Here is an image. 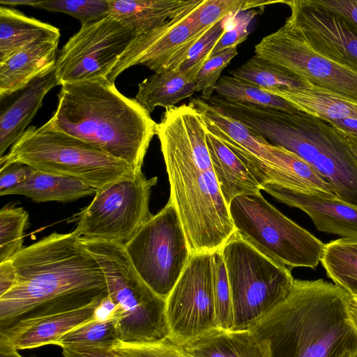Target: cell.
Here are the masks:
<instances>
[{
    "instance_id": "35",
    "label": "cell",
    "mask_w": 357,
    "mask_h": 357,
    "mask_svg": "<svg viewBox=\"0 0 357 357\" xmlns=\"http://www.w3.org/2000/svg\"><path fill=\"white\" fill-rule=\"evenodd\" d=\"M32 7L68 14L82 24L102 20L109 15L108 0L36 1Z\"/></svg>"
},
{
    "instance_id": "25",
    "label": "cell",
    "mask_w": 357,
    "mask_h": 357,
    "mask_svg": "<svg viewBox=\"0 0 357 357\" xmlns=\"http://www.w3.org/2000/svg\"><path fill=\"white\" fill-rule=\"evenodd\" d=\"M189 0H108L109 15L140 36L179 12Z\"/></svg>"
},
{
    "instance_id": "36",
    "label": "cell",
    "mask_w": 357,
    "mask_h": 357,
    "mask_svg": "<svg viewBox=\"0 0 357 357\" xmlns=\"http://www.w3.org/2000/svg\"><path fill=\"white\" fill-rule=\"evenodd\" d=\"M213 283L217 327L233 328V311L229 280L220 249L212 252Z\"/></svg>"
},
{
    "instance_id": "48",
    "label": "cell",
    "mask_w": 357,
    "mask_h": 357,
    "mask_svg": "<svg viewBox=\"0 0 357 357\" xmlns=\"http://www.w3.org/2000/svg\"><path fill=\"white\" fill-rule=\"evenodd\" d=\"M0 357H24L10 345L0 341Z\"/></svg>"
},
{
    "instance_id": "24",
    "label": "cell",
    "mask_w": 357,
    "mask_h": 357,
    "mask_svg": "<svg viewBox=\"0 0 357 357\" xmlns=\"http://www.w3.org/2000/svg\"><path fill=\"white\" fill-rule=\"evenodd\" d=\"M96 191L97 189L77 178L33 169L26 182L0 192V195H21L37 203L69 202L95 195Z\"/></svg>"
},
{
    "instance_id": "12",
    "label": "cell",
    "mask_w": 357,
    "mask_h": 357,
    "mask_svg": "<svg viewBox=\"0 0 357 357\" xmlns=\"http://www.w3.org/2000/svg\"><path fill=\"white\" fill-rule=\"evenodd\" d=\"M136 33L111 15L82 24L58 53V85L107 77Z\"/></svg>"
},
{
    "instance_id": "44",
    "label": "cell",
    "mask_w": 357,
    "mask_h": 357,
    "mask_svg": "<svg viewBox=\"0 0 357 357\" xmlns=\"http://www.w3.org/2000/svg\"><path fill=\"white\" fill-rule=\"evenodd\" d=\"M93 319L98 321L115 319L116 322L120 317V310L118 305L107 296L96 308Z\"/></svg>"
},
{
    "instance_id": "13",
    "label": "cell",
    "mask_w": 357,
    "mask_h": 357,
    "mask_svg": "<svg viewBox=\"0 0 357 357\" xmlns=\"http://www.w3.org/2000/svg\"><path fill=\"white\" fill-rule=\"evenodd\" d=\"M255 52L312 86L357 102V70L317 52L284 24L264 37Z\"/></svg>"
},
{
    "instance_id": "42",
    "label": "cell",
    "mask_w": 357,
    "mask_h": 357,
    "mask_svg": "<svg viewBox=\"0 0 357 357\" xmlns=\"http://www.w3.org/2000/svg\"><path fill=\"white\" fill-rule=\"evenodd\" d=\"M33 168L20 163H13L0 170V192L26 182Z\"/></svg>"
},
{
    "instance_id": "27",
    "label": "cell",
    "mask_w": 357,
    "mask_h": 357,
    "mask_svg": "<svg viewBox=\"0 0 357 357\" xmlns=\"http://www.w3.org/2000/svg\"><path fill=\"white\" fill-rule=\"evenodd\" d=\"M267 92L285 100L298 111L325 121L346 118L357 119V102L311 84L301 89Z\"/></svg>"
},
{
    "instance_id": "20",
    "label": "cell",
    "mask_w": 357,
    "mask_h": 357,
    "mask_svg": "<svg viewBox=\"0 0 357 357\" xmlns=\"http://www.w3.org/2000/svg\"><path fill=\"white\" fill-rule=\"evenodd\" d=\"M59 41H36L0 62L1 100L22 91L36 78L55 68Z\"/></svg>"
},
{
    "instance_id": "4",
    "label": "cell",
    "mask_w": 357,
    "mask_h": 357,
    "mask_svg": "<svg viewBox=\"0 0 357 357\" xmlns=\"http://www.w3.org/2000/svg\"><path fill=\"white\" fill-rule=\"evenodd\" d=\"M57 130L79 138L142 170L158 123L135 98L123 95L107 77L66 84L48 121Z\"/></svg>"
},
{
    "instance_id": "46",
    "label": "cell",
    "mask_w": 357,
    "mask_h": 357,
    "mask_svg": "<svg viewBox=\"0 0 357 357\" xmlns=\"http://www.w3.org/2000/svg\"><path fill=\"white\" fill-rule=\"evenodd\" d=\"M348 139L357 142V119L346 118L326 121Z\"/></svg>"
},
{
    "instance_id": "5",
    "label": "cell",
    "mask_w": 357,
    "mask_h": 357,
    "mask_svg": "<svg viewBox=\"0 0 357 357\" xmlns=\"http://www.w3.org/2000/svg\"><path fill=\"white\" fill-rule=\"evenodd\" d=\"M216 109L298 155L331 186L338 199L357 206V156L337 130L301 112L289 113L220 98Z\"/></svg>"
},
{
    "instance_id": "40",
    "label": "cell",
    "mask_w": 357,
    "mask_h": 357,
    "mask_svg": "<svg viewBox=\"0 0 357 357\" xmlns=\"http://www.w3.org/2000/svg\"><path fill=\"white\" fill-rule=\"evenodd\" d=\"M257 13V10L252 9L238 14L231 28L226 29L215 45L211 54V57L227 48L237 47L245 41L250 33L248 26Z\"/></svg>"
},
{
    "instance_id": "1",
    "label": "cell",
    "mask_w": 357,
    "mask_h": 357,
    "mask_svg": "<svg viewBox=\"0 0 357 357\" xmlns=\"http://www.w3.org/2000/svg\"><path fill=\"white\" fill-rule=\"evenodd\" d=\"M198 111L183 104L165 109L157 134L175 206L191 255L221 249L235 232L218 183Z\"/></svg>"
},
{
    "instance_id": "52",
    "label": "cell",
    "mask_w": 357,
    "mask_h": 357,
    "mask_svg": "<svg viewBox=\"0 0 357 357\" xmlns=\"http://www.w3.org/2000/svg\"><path fill=\"white\" fill-rule=\"evenodd\" d=\"M345 138H346V137H345ZM346 139H349V140H351V141L355 142H356V143H357V142H356V141H354V140H352V139H348V138H346Z\"/></svg>"
},
{
    "instance_id": "18",
    "label": "cell",
    "mask_w": 357,
    "mask_h": 357,
    "mask_svg": "<svg viewBox=\"0 0 357 357\" xmlns=\"http://www.w3.org/2000/svg\"><path fill=\"white\" fill-rule=\"evenodd\" d=\"M261 190L306 213L319 231L357 239V206L337 198L303 193L275 184H264Z\"/></svg>"
},
{
    "instance_id": "26",
    "label": "cell",
    "mask_w": 357,
    "mask_h": 357,
    "mask_svg": "<svg viewBox=\"0 0 357 357\" xmlns=\"http://www.w3.org/2000/svg\"><path fill=\"white\" fill-rule=\"evenodd\" d=\"M196 82L197 77L181 68L154 73L139 84L135 99L151 114L156 107H172L192 96Z\"/></svg>"
},
{
    "instance_id": "37",
    "label": "cell",
    "mask_w": 357,
    "mask_h": 357,
    "mask_svg": "<svg viewBox=\"0 0 357 357\" xmlns=\"http://www.w3.org/2000/svg\"><path fill=\"white\" fill-rule=\"evenodd\" d=\"M227 18L218 22L194 45L181 69L197 78L199 70L211 58L213 49L227 29Z\"/></svg>"
},
{
    "instance_id": "49",
    "label": "cell",
    "mask_w": 357,
    "mask_h": 357,
    "mask_svg": "<svg viewBox=\"0 0 357 357\" xmlns=\"http://www.w3.org/2000/svg\"><path fill=\"white\" fill-rule=\"evenodd\" d=\"M36 2V0H1L0 3L2 6H30Z\"/></svg>"
},
{
    "instance_id": "30",
    "label": "cell",
    "mask_w": 357,
    "mask_h": 357,
    "mask_svg": "<svg viewBox=\"0 0 357 357\" xmlns=\"http://www.w3.org/2000/svg\"><path fill=\"white\" fill-rule=\"evenodd\" d=\"M229 73L231 76L249 82L266 91L301 89L310 85L287 70L257 55Z\"/></svg>"
},
{
    "instance_id": "7",
    "label": "cell",
    "mask_w": 357,
    "mask_h": 357,
    "mask_svg": "<svg viewBox=\"0 0 357 357\" xmlns=\"http://www.w3.org/2000/svg\"><path fill=\"white\" fill-rule=\"evenodd\" d=\"M80 240L100 266L108 296L119 307L116 322L119 341L141 344L169 337L166 299L142 280L124 247L105 241Z\"/></svg>"
},
{
    "instance_id": "21",
    "label": "cell",
    "mask_w": 357,
    "mask_h": 357,
    "mask_svg": "<svg viewBox=\"0 0 357 357\" xmlns=\"http://www.w3.org/2000/svg\"><path fill=\"white\" fill-rule=\"evenodd\" d=\"M58 85L55 68L38 77L0 114V156L26 130L45 95Z\"/></svg>"
},
{
    "instance_id": "53",
    "label": "cell",
    "mask_w": 357,
    "mask_h": 357,
    "mask_svg": "<svg viewBox=\"0 0 357 357\" xmlns=\"http://www.w3.org/2000/svg\"><path fill=\"white\" fill-rule=\"evenodd\" d=\"M353 357H357V353L353 356Z\"/></svg>"
},
{
    "instance_id": "23",
    "label": "cell",
    "mask_w": 357,
    "mask_h": 357,
    "mask_svg": "<svg viewBox=\"0 0 357 357\" xmlns=\"http://www.w3.org/2000/svg\"><path fill=\"white\" fill-rule=\"evenodd\" d=\"M206 132L213 171L228 206L238 196L260 192L261 186L238 157L219 138L206 130Z\"/></svg>"
},
{
    "instance_id": "43",
    "label": "cell",
    "mask_w": 357,
    "mask_h": 357,
    "mask_svg": "<svg viewBox=\"0 0 357 357\" xmlns=\"http://www.w3.org/2000/svg\"><path fill=\"white\" fill-rule=\"evenodd\" d=\"M62 349L63 357H125L108 347L77 345Z\"/></svg>"
},
{
    "instance_id": "19",
    "label": "cell",
    "mask_w": 357,
    "mask_h": 357,
    "mask_svg": "<svg viewBox=\"0 0 357 357\" xmlns=\"http://www.w3.org/2000/svg\"><path fill=\"white\" fill-rule=\"evenodd\" d=\"M104 298L76 310L17 322L0 331V341L17 350L55 344L64 335L92 319Z\"/></svg>"
},
{
    "instance_id": "34",
    "label": "cell",
    "mask_w": 357,
    "mask_h": 357,
    "mask_svg": "<svg viewBox=\"0 0 357 357\" xmlns=\"http://www.w3.org/2000/svg\"><path fill=\"white\" fill-rule=\"evenodd\" d=\"M117 342L116 320L101 321L93 317L64 335L55 345L61 348L77 345L112 347Z\"/></svg>"
},
{
    "instance_id": "39",
    "label": "cell",
    "mask_w": 357,
    "mask_h": 357,
    "mask_svg": "<svg viewBox=\"0 0 357 357\" xmlns=\"http://www.w3.org/2000/svg\"><path fill=\"white\" fill-rule=\"evenodd\" d=\"M237 54V47L227 48L213 56L204 63L196 82V91L202 93L200 97L203 100L213 96L222 70Z\"/></svg>"
},
{
    "instance_id": "11",
    "label": "cell",
    "mask_w": 357,
    "mask_h": 357,
    "mask_svg": "<svg viewBox=\"0 0 357 357\" xmlns=\"http://www.w3.org/2000/svg\"><path fill=\"white\" fill-rule=\"evenodd\" d=\"M124 248L142 280L166 299L191 257L178 213L170 199Z\"/></svg>"
},
{
    "instance_id": "3",
    "label": "cell",
    "mask_w": 357,
    "mask_h": 357,
    "mask_svg": "<svg viewBox=\"0 0 357 357\" xmlns=\"http://www.w3.org/2000/svg\"><path fill=\"white\" fill-rule=\"evenodd\" d=\"M349 294L323 279L294 280L282 303L249 329L269 357H342L357 353V328L347 307Z\"/></svg>"
},
{
    "instance_id": "15",
    "label": "cell",
    "mask_w": 357,
    "mask_h": 357,
    "mask_svg": "<svg viewBox=\"0 0 357 357\" xmlns=\"http://www.w3.org/2000/svg\"><path fill=\"white\" fill-rule=\"evenodd\" d=\"M188 104L200 114L207 131L236 144L254 156L261 166V176L269 178L270 183L294 190L306 185L309 167L296 154L271 144L238 121L216 111L201 97L190 99Z\"/></svg>"
},
{
    "instance_id": "2",
    "label": "cell",
    "mask_w": 357,
    "mask_h": 357,
    "mask_svg": "<svg viewBox=\"0 0 357 357\" xmlns=\"http://www.w3.org/2000/svg\"><path fill=\"white\" fill-rule=\"evenodd\" d=\"M12 288L0 296V331L31 319L85 307L108 296L104 273L73 232H54L11 259Z\"/></svg>"
},
{
    "instance_id": "51",
    "label": "cell",
    "mask_w": 357,
    "mask_h": 357,
    "mask_svg": "<svg viewBox=\"0 0 357 357\" xmlns=\"http://www.w3.org/2000/svg\"><path fill=\"white\" fill-rule=\"evenodd\" d=\"M354 354H351V353H347L346 354H344L342 357H353Z\"/></svg>"
},
{
    "instance_id": "17",
    "label": "cell",
    "mask_w": 357,
    "mask_h": 357,
    "mask_svg": "<svg viewBox=\"0 0 357 357\" xmlns=\"http://www.w3.org/2000/svg\"><path fill=\"white\" fill-rule=\"evenodd\" d=\"M291 9L284 25L314 50L357 70V29L341 16L312 0L281 1Z\"/></svg>"
},
{
    "instance_id": "45",
    "label": "cell",
    "mask_w": 357,
    "mask_h": 357,
    "mask_svg": "<svg viewBox=\"0 0 357 357\" xmlns=\"http://www.w3.org/2000/svg\"><path fill=\"white\" fill-rule=\"evenodd\" d=\"M15 280L16 271L11 259L0 263V296L12 288Z\"/></svg>"
},
{
    "instance_id": "22",
    "label": "cell",
    "mask_w": 357,
    "mask_h": 357,
    "mask_svg": "<svg viewBox=\"0 0 357 357\" xmlns=\"http://www.w3.org/2000/svg\"><path fill=\"white\" fill-rule=\"evenodd\" d=\"M183 347L191 357H269L267 344L250 329L216 327Z\"/></svg>"
},
{
    "instance_id": "47",
    "label": "cell",
    "mask_w": 357,
    "mask_h": 357,
    "mask_svg": "<svg viewBox=\"0 0 357 357\" xmlns=\"http://www.w3.org/2000/svg\"><path fill=\"white\" fill-rule=\"evenodd\" d=\"M347 307L349 317L357 328V296L348 295Z\"/></svg>"
},
{
    "instance_id": "41",
    "label": "cell",
    "mask_w": 357,
    "mask_h": 357,
    "mask_svg": "<svg viewBox=\"0 0 357 357\" xmlns=\"http://www.w3.org/2000/svg\"><path fill=\"white\" fill-rule=\"evenodd\" d=\"M312 2L334 13L357 29V0H312Z\"/></svg>"
},
{
    "instance_id": "50",
    "label": "cell",
    "mask_w": 357,
    "mask_h": 357,
    "mask_svg": "<svg viewBox=\"0 0 357 357\" xmlns=\"http://www.w3.org/2000/svg\"><path fill=\"white\" fill-rule=\"evenodd\" d=\"M347 140L349 142L353 151L355 153V154L357 156V143L355 142H353L351 140H349V139H347Z\"/></svg>"
},
{
    "instance_id": "14",
    "label": "cell",
    "mask_w": 357,
    "mask_h": 357,
    "mask_svg": "<svg viewBox=\"0 0 357 357\" xmlns=\"http://www.w3.org/2000/svg\"><path fill=\"white\" fill-rule=\"evenodd\" d=\"M169 338L179 345L216 328L212 253L191 255L166 298Z\"/></svg>"
},
{
    "instance_id": "28",
    "label": "cell",
    "mask_w": 357,
    "mask_h": 357,
    "mask_svg": "<svg viewBox=\"0 0 357 357\" xmlns=\"http://www.w3.org/2000/svg\"><path fill=\"white\" fill-rule=\"evenodd\" d=\"M60 30L19 10L0 7V62L36 41L58 39Z\"/></svg>"
},
{
    "instance_id": "10",
    "label": "cell",
    "mask_w": 357,
    "mask_h": 357,
    "mask_svg": "<svg viewBox=\"0 0 357 357\" xmlns=\"http://www.w3.org/2000/svg\"><path fill=\"white\" fill-rule=\"evenodd\" d=\"M157 177L142 170L97 190L91 203L77 215L73 234L80 239L112 242L125 247L153 215L149 199Z\"/></svg>"
},
{
    "instance_id": "29",
    "label": "cell",
    "mask_w": 357,
    "mask_h": 357,
    "mask_svg": "<svg viewBox=\"0 0 357 357\" xmlns=\"http://www.w3.org/2000/svg\"><path fill=\"white\" fill-rule=\"evenodd\" d=\"M321 263L335 284L357 296V239L340 238L326 243Z\"/></svg>"
},
{
    "instance_id": "38",
    "label": "cell",
    "mask_w": 357,
    "mask_h": 357,
    "mask_svg": "<svg viewBox=\"0 0 357 357\" xmlns=\"http://www.w3.org/2000/svg\"><path fill=\"white\" fill-rule=\"evenodd\" d=\"M111 348L125 357H191L169 337L141 344L117 342Z\"/></svg>"
},
{
    "instance_id": "9",
    "label": "cell",
    "mask_w": 357,
    "mask_h": 357,
    "mask_svg": "<svg viewBox=\"0 0 357 357\" xmlns=\"http://www.w3.org/2000/svg\"><path fill=\"white\" fill-rule=\"evenodd\" d=\"M235 231L261 254L289 269H315L325 243L288 218L261 192L240 195L229 205Z\"/></svg>"
},
{
    "instance_id": "16",
    "label": "cell",
    "mask_w": 357,
    "mask_h": 357,
    "mask_svg": "<svg viewBox=\"0 0 357 357\" xmlns=\"http://www.w3.org/2000/svg\"><path fill=\"white\" fill-rule=\"evenodd\" d=\"M204 0H189L176 15L158 28L137 36L116 62L107 79L114 83L126 69L145 66L155 73L178 69L190 50L204 36L196 31L190 20Z\"/></svg>"
},
{
    "instance_id": "8",
    "label": "cell",
    "mask_w": 357,
    "mask_h": 357,
    "mask_svg": "<svg viewBox=\"0 0 357 357\" xmlns=\"http://www.w3.org/2000/svg\"><path fill=\"white\" fill-rule=\"evenodd\" d=\"M220 250L231 298V329H249L286 300L295 279L291 269L261 254L236 231Z\"/></svg>"
},
{
    "instance_id": "32",
    "label": "cell",
    "mask_w": 357,
    "mask_h": 357,
    "mask_svg": "<svg viewBox=\"0 0 357 357\" xmlns=\"http://www.w3.org/2000/svg\"><path fill=\"white\" fill-rule=\"evenodd\" d=\"M261 0H204L191 14L190 20L198 33L204 35L218 22L243 11L278 3Z\"/></svg>"
},
{
    "instance_id": "31",
    "label": "cell",
    "mask_w": 357,
    "mask_h": 357,
    "mask_svg": "<svg viewBox=\"0 0 357 357\" xmlns=\"http://www.w3.org/2000/svg\"><path fill=\"white\" fill-rule=\"evenodd\" d=\"M215 91L218 96L234 102L250 104L289 113L299 112L279 96L233 76H222L215 86Z\"/></svg>"
},
{
    "instance_id": "33",
    "label": "cell",
    "mask_w": 357,
    "mask_h": 357,
    "mask_svg": "<svg viewBox=\"0 0 357 357\" xmlns=\"http://www.w3.org/2000/svg\"><path fill=\"white\" fill-rule=\"evenodd\" d=\"M28 219V213L21 207L8 205L1 209L0 263L10 259L23 248Z\"/></svg>"
},
{
    "instance_id": "6",
    "label": "cell",
    "mask_w": 357,
    "mask_h": 357,
    "mask_svg": "<svg viewBox=\"0 0 357 357\" xmlns=\"http://www.w3.org/2000/svg\"><path fill=\"white\" fill-rule=\"evenodd\" d=\"M13 163L77 178L98 190L137 170L102 150L54 128L30 126L0 158V170ZM139 171V170H138Z\"/></svg>"
}]
</instances>
